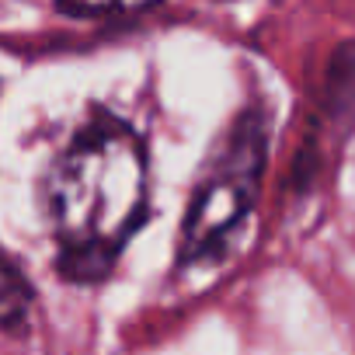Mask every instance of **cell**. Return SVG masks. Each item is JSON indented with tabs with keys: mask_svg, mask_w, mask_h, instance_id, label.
I'll return each instance as SVG.
<instances>
[{
	"mask_svg": "<svg viewBox=\"0 0 355 355\" xmlns=\"http://www.w3.org/2000/svg\"><path fill=\"white\" fill-rule=\"evenodd\" d=\"M32 282L25 272L0 251V331H21L32 313Z\"/></svg>",
	"mask_w": 355,
	"mask_h": 355,
	"instance_id": "3957f363",
	"label": "cell"
},
{
	"mask_svg": "<svg viewBox=\"0 0 355 355\" xmlns=\"http://www.w3.org/2000/svg\"><path fill=\"white\" fill-rule=\"evenodd\" d=\"M146 206L150 160L139 132L119 115L98 112L46 174V216L60 275L70 282L105 279L146 220Z\"/></svg>",
	"mask_w": 355,
	"mask_h": 355,
	"instance_id": "6da1fadb",
	"label": "cell"
},
{
	"mask_svg": "<svg viewBox=\"0 0 355 355\" xmlns=\"http://www.w3.org/2000/svg\"><path fill=\"white\" fill-rule=\"evenodd\" d=\"M157 0H56V8L73 18H115V15H136L153 8Z\"/></svg>",
	"mask_w": 355,
	"mask_h": 355,
	"instance_id": "277c9868",
	"label": "cell"
},
{
	"mask_svg": "<svg viewBox=\"0 0 355 355\" xmlns=\"http://www.w3.org/2000/svg\"><path fill=\"white\" fill-rule=\"evenodd\" d=\"M265 157H268L265 115L241 112L237 122L220 139L189 202L182 237H178V261L182 265L216 261L230 248V241L241 234L258 202Z\"/></svg>",
	"mask_w": 355,
	"mask_h": 355,
	"instance_id": "7a4b0ae2",
	"label": "cell"
}]
</instances>
